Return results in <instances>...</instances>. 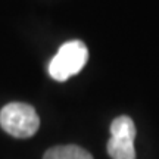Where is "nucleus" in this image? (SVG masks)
<instances>
[{
  "instance_id": "obj_4",
  "label": "nucleus",
  "mask_w": 159,
  "mask_h": 159,
  "mask_svg": "<svg viewBox=\"0 0 159 159\" xmlns=\"http://www.w3.org/2000/svg\"><path fill=\"white\" fill-rule=\"evenodd\" d=\"M111 137L119 140H130L134 142L136 139V125L130 116H118L111 124Z\"/></svg>"
},
{
  "instance_id": "obj_3",
  "label": "nucleus",
  "mask_w": 159,
  "mask_h": 159,
  "mask_svg": "<svg viewBox=\"0 0 159 159\" xmlns=\"http://www.w3.org/2000/svg\"><path fill=\"white\" fill-rule=\"evenodd\" d=\"M43 159H93V156L80 146L65 144V146H55L49 149Z\"/></svg>"
},
{
  "instance_id": "obj_2",
  "label": "nucleus",
  "mask_w": 159,
  "mask_h": 159,
  "mask_svg": "<svg viewBox=\"0 0 159 159\" xmlns=\"http://www.w3.org/2000/svg\"><path fill=\"white\" fill-rule=\"evenodd\" d=\"M89 59V49L81 40L63 43L49 63V74L56 81H66L84 68Z\"/></svg>"
},
{
  "instance_id": "obj_1",
  "label": "nucleus",
  "mask_w": 159,
  "mask_h": 159,
  "mask_svg": "<svg viewBox=\"0 0 159 159\" xmlns=\"http://www.w3.org/2000/svg\"><path fill=\"white\" fill-rule=\"evenodd\" d=\"M0 127L16 139H28L37 133L40 118L31 105L21 102L7 103L0 111Z\"/></svg>"
},
{
  "instance_id": "obj_5",
  "label": "nucleus",
  "mask_w": 159,
  "mask_h": 159,
  "mask_svg": "<svg viewBox=\"0 0 159 159\" xmlns=\"http://www.w3.org/2000/svg\"><path fill=\"white\" fill-rule=\"evenodd\" d=\"M108 153L112 159H136L134 142L111 137L108 142Z\"/></svg>"
}]
</instances>
